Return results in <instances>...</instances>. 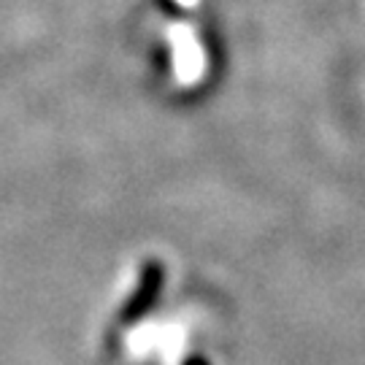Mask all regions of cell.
Wrapping results in <instances>:
<instances>
[{
    "label": "cell",
    "instance_id": "obj_1",
    "mask_svg": "<svg viewBox=\"0 0 365 365\" xmlns=\"http://www.w3.org/2000/svg\"><path fill=\"white\" fill-rule=\"evenodd\" d=\"M163 265L157 260H149L144 265V271H141V282H138V289L133 292L128 303H125V309H122V322L125 325H133V322H138L141 317L155 309L157 298H160V289H163Z\"/></svg>",
    "mask_w": 365,
    "mask_h": 365
},
{
    "label": "cell",
    "instance_id": "obj_2",
    "mask_svg": "<svg viewBox=\"0 0 365 365\" xmlns=\"http://www.w3.org/2000/svg\"><path fill=\"white\" fill-rule=\"evenodd\" d=\"M184 365H211V363L203 357V354H192V357H187V360H184Z\"/></svg>",
    "mask_w": 365,
    "mask_h": 365
}]
</instances>
